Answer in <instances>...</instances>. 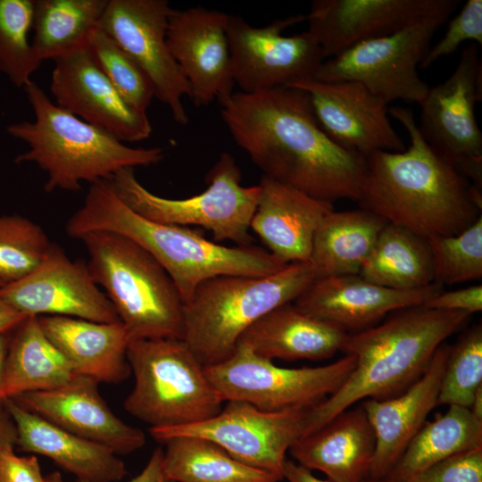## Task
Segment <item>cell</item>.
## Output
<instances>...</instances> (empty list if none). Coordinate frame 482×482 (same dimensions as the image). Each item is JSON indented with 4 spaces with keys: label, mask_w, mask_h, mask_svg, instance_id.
Returning <instances> with one entry per match:
<instances>
[{
    "label": "cell",
    "mask_w": 482,
    "mask_h": 482,
    "mask_svg": "<svg viewBox=\"0 0 482 482\" xmlns=\"http://www.w3.org/2000/svg\"><path fill=\"white\" fill-rule=\"evenodd\" d=\"M11 337H8V334L0 335V385L2 381V376L5 362V358L8 352V347L10 344ZM3 409V402L0 399V410Z\"/></svg>",
    "instance_id": "c3c4849f"
},
{
    "label": "cell",
    "mask_w": 482,
    "mask_h": 482,
    "mask_svg": "<svg viewBox=\"0 0 482 482\" xmlns=\"http://www.w3.org/2000/svg\"><path fill=\"white\" fill-rule=\"evenodd\" d=\"M449 346L441 345L423 374L400 394L386 399H366L362 408L375 435L369 478H385L437 406Z\"/></svg>",
    "instance_id": "603a6c76"
},
{
    "label": "cell",
    "mask_w": 482,
    "mask_h": 482,
    "mask_svg": "<svg viewBox=\"0 0 482 482\" xmlns=\"http://www.w3.org/2000/svg\"><path fill=\"white\" fill-rule=\"evenodd\" d=\"M50 91L55 104L121 142L148 138L146 112L131 106L99 69L87 45L55 58Z\"/></svg>",
    "instance_id": "e0dca14e"
},
{
    "label": "cell",
    "mask_w": 482,
    "mask_h": 482,
    "mask_svg": "<svg viewBox=\"0 0 482 482\" xmlns=\"http://www.w3.org/2000/svg\"><path fill=\"white\" fill-rule=\"evenodd\" d=\"M406 129L410 146L366 158L358 202L387 223L426 239L461 233L481 216V189L424 139L410 109L388 108Z\"/></svg>",
    "instance_id": "7a4b0ae2"
},
{
    "label": "cell",
    "mask_w": 482,
    "mask_h": 482,
    "mask_svg": "<svg viewBox=\"0 0 482 482\" xmlns=\"http://www.w3.org/2000/svg\"><path fill=\"white\" fill-rule=\"evenodd\" d=\"M46 336L70 363L75 375L98 383L119 384L131 373L130 342L124 325L62 316H39Z\"/></svg>",
    "instance_id": "4316f807"
},
{
    "label": "cell",
    "mask_w": 482,
    "mask_h": 482,
    "mask_svg": "<svg viewBox=\"0 0 482 482\" xmlns=\"http://www.w3.org/2000/svg\"><path fill=\"white\" fill-rule=\"evenodd\" d=\"M354 365V357L345 354L322 366L284 368L238 343L228 358L205 370L224 402L279 411L317 406L345 383Z\"/></svg>",
    "instance_id": "8fae6325"
},
{
    "label": "cell",
    "mask_w": 482,
    "mask_h": 482,
    "mask_svg": "<svg viewBox=\"0 0 482 482\" xmlns=\"http://www.w3.org/2000/svg\"><path fill=\"white\" fill-rule=\"evenodd\" d=\"M171 10L167 0H108L97 28L141 68L173 120L187 125L183 97L190 98V88L166 39Z\"/></svg>",
    "instance_id": "9a60e30c"
},
{
    "label": "cell",
    "mask_w": 482,
    "mask_h": 482,
    "mask_svg": "<svg viewBox=\"0 0 482 482\" xmlns=\"http://www.w3.org/2000/svg\"><path fill=\"white\" fill-rule=\"evenodd\" d=\"M315 278L310 262H303L268 276L221 275L204 280L184 302L182 340L204 366L220 362L254 322L295 302Z\"/></svg>",
    "instance_id": "8992f818"
},
{
    "label": "cell",
    "mask_w": 482,
    "mask_h": 482,
    "mask_svg": "<svg viewBox=\"0 0 482 482\" xmlns=\"http://www.w3.org/2000/svg\"><path fill=\"white\" fill-rule=\"evenodd\" d=\"M362 482H397V481L391 480V479H388V478H380V479H374V478H367Z\"/></svg>",
    "instance_id": "816d5d0a"
},
{
    "label": "cell",
    "mask_w": 482,
    "mask_h": 482,
    "mask_svg": "<svg viewBox=\"0 0 482 482\" xmlns=\"http://www.w3.org/2000/svg\"><path fill=\"white\" fill-rule=\"evenodd\" d=\"M409 482H482V445L442 460Z\"/></svg>",
    "instance_id": "60d3db41"
},
{
    "label": "cell",
    "mask_w": 482,
    "mask_h": 482,
    "mask_svg": "<svg viewBox=\"0 0 482 482\" xmlns=\"http://www.w3.org/2000/svg\"><path fill=\"white\" fill-rule=\"evenodd\" d=\"M33 0H0V71L24 88L41 65L29 39Z\"/></svg>",
    "instance_id": "e575fe53"
},
{
    "label": "cell",
    "mask_w": 482,
    "mask_h": 482,
    "mask_svg": "<svg viewBox=\"0 0 482 482\" xmlns=\"http://www.w3.org/2000/svg\"><path fill=\"white\" fill-rule=\"evenodd\" d=\"M87 253V267L104 289L130 341L179 338L184 301L162 266L130 238L95 230L78 237Z\"/></svg>",
    "instance_id": "52a82bcc"
},
{
    "label": "cell",
    "mask_w": 482,
    "mask_h": 482,
    "mask_svg": "<svg viewBox=\"0 0 482 482\" xmlns=\"http://www.w3.org/2000/svg\"><path fill=\"white\" fill-rule=\"evenodd\" d=\"M261 194L250 229L276 258L289 264L309 262L314 235L333 204L262 176Z\"/></svg>",
    "instance_id": "cb8c5ba5"
},
{
    "label": "cell",
    "mask_w": 482,
    "mask_h": 482,
    "mask_svg": "<svg viewBox=\"0 0 482 482\" xmlns=\"http://www.w3.org/2000/svg\"><path fill=\"white\" fill-rule=\"evenodd\" d=\"M348 335L292 302L259 319L243 334L238 343L273 362L321 361L342 352Z\"/></svg>",
    "instance_id": "83f0119b"
},
{
    "label": "cell",
    "mask_w": 482,
    "mask_h": 482,
    "mask_svg": "<svg viewBox=\"0 0 482 482\" xmlns=\"http://www.w3.org/2000/svg\"><path fill=\"white\" fill-rule=\"evenodd\" d=\"M52 242L44 229L19 215H0V280L17 281L42 262Z\"/></svg>",
    "instance_id": "8d00e7d4"
},
{
    "label": "cell",
    "mask_w": 482,
    "mask_h": 482,
    "mask_svg": "<svg viewBox=\"0 0 482 482\" xmlns=\"http://www.w3.org/2000/svg\"><path fill=\"white\" fill-rule=\"evenodd\" d=\"M386 223L363 208L330 212L312 242L309 262L316 278L359 274Z\"/></svg>",
    "instance_id": "f546056e"
},
{
    "label": "cell",
    "mask_w": 482,
    "mask_h": 482,
    "mask_svg": "<svg viewBox=\"0 0 482 482\" xmlns=\"http://www.w3.org/2000/svg\"><path fill=\"white\" fill-rule=\"evenodd\" d=\"M67 235L78 238L95 230L125 236L146 250L166 270L184 302L204 280L221 275L262 277L287 264L266 248L225 246L187 227L147 220L131 210L109 180L91 184L82 206L69 219Z\"/></svg>",
    "instance_id": "3957f363"
},
{
    "label": "cell",
    "mask_w": 482,
    "mask_h": 482,
    "mask_svg": "<svg viewBox=\"0 0 482 482\" xmlns=\"http://www.w3.org/2000/svg\"><path fill=\"white\" fill-rule=\"evenodd\" d=\"M162 468L171 482H278L273 474L237 461L215 443L177 436L164 443Z\"/></svg>",
    "instance_id": "d6a6232c"
},
{
    "label": "cell",
    "mask_w": 482,
    "mask_h": 482,
    "mask_svg": "<svg viewBox=\"0 0 482 482\" xmlns=\"http://www.w3.org/2000/svg\"><path fill=\"white\" fill-rule=\"evenodd\" d=\"M74 372L43 331L37 316H28L14 330L5 358L0 399L50 390L67 383Z\"/></svg>",
    "instance_id": "f1b7e54d"
},
{
    "label": "cell",
    "mask_w": 482,
    "mask_h": 482,
    "mask_svg": "<svg viewBox=\"0 0 482 482\" xmlns=\"http://www.w3.org/2000/svg\"><path fill=\"white\" fill-rule=\"evenodd\" d=\"M481 62L474 42L461 53L453 72L429 87L420 106L418 126L427 143L464 177L482 171V133L475 117L481 100Z\"/></svg>",
    "instance_id": "5bb4252c"
},
{
    "label": "cell",
    "mask_w": 482,
    "mask_h": 482,
    "mask_svg": "<svg viewBox=\"0 0 482 482\" xmlns=\"http://www.w3.org/2000/svg\"><path fill=\"white\" fill-rule=\"evenodd\" d=\"M5 284L0 280V288L4 287Z\"/></svg>",
    "instance_id": "f5cc1de1"
},
{
    "label": "cell",
    "mask_w": 482,
    "mask_h": 482,
    "mask_svg": "<svg viewBox=\"0 0 482 482\" xmlns=\"http://www.w3.org/2000/svg\"><path fill=\"white\" fill-rule=\"evenodd\" d=\"M450 0H314L307 31L331 58L353 46L392 34L449 4Z\"/></svg>",
    "instance_id": "44dd1931"
},
{
    "label": "cell",
    "mask_w": 482,
    "mask_h": 482,
    "mask_svg": "<svg viewBox=\"0 0 482 482\" xmlns=\"http://www.w3.org/2000/svg\"><path fill=\"white\" fill-rule=\"evenodd\" d=\"M5 445H16L15 427L5 410H0V447Z\"/></svg>",
    "instance_id": "7dc6e473"
},
{
    "label": "cell",
    "mask_w": 482,
    "mask_h": 482,
    "mask_svg": "<svg viewBox=\"0 0 482 482\" xmlns=\"http://www.w3.org/2000/svg\"><path fill=\"white\" fill-rule=\"evenodd\" d=\"M127 359L135 383L123 406L149 428L200 422L222 409L205 366L182 339L131 340Z\"/></svg>",
    "instance_id": "ba28073f"
},
{
    "label": "cell",
    "mask_w": 482,
    "mask_h": 482,
    "mask_svg": "<svg viewBox=\"0 0 482 482\" xmlns=\"http://www.w3.org/2000/svg\"><path fill=\"white\" fill-rule=\"evenodd\" d=\"M459 3L450 0L444 8L392 34L362 41L324 60L312 79L356 81L387 104L395 100L419 104L429 87L417 69L435 33Z\"/></svg>",
    "instance_id": "30bf717a"
},
{
    "label": "cell",
    "mask_w": 482,
    "mask_h": 482,
    "mask_svg": "<svg viewBox=\"0 0 482 482\" xmlns=\"http://www.w3.org/2000/svg\"><path fill=\"white\" fill-rule=\"evenodd\" d=\"M359 275L378 286L398 290L416 289L434 283L428 239L386 223Z\"/></svg>",
    "instance_id": "1f68e13d"
},
{
    "label": "cell",
    "mask_w": 482,
    "mask_h": 482,
    "mask_svg": "<svg viewBox=\"0 0 482 482\" xmlns=\"http://www.w3.org/2000/svg\"><path fill=\"white\" fill-rule=\"evenodd\" d=\"M482 386V327L467 330L449 348L437 405H454L470 409L473 397Z\"/></svg>",
    "instance_id": "f35d334b"
},
{
    "label": "cell",
    "mask_w": 482,
    "mask_h": 482,
    "mask_svg": "<svg viewBox=\"0 0 482 482\" xmlns=\"http://www.w3.org/2000/svg\"><path fill=\"white\" fill-rule=\"evenodd\" d=\"M444 286L398 290L373 284L359 274L315 278L295 303L348 334L378 324L390 312L423 304L443 291Z\"/></svg>",
    "instance_id": "7402d4cb"
},
{
    "label": "cell",
    "mask_w": 482,
    "mask_h": 482,
    "mask_svg": "<svg viewBox=\"0 0 482 482\" xmlns=\"http://www.w3.org/2000/svg\"><path fill=\"white\" fill-rule=\"evenodd\" d=\"M375 435L361 407L347 409L317 430L300 437L288 453L294 461L324 473L333 482L369 478Z\"/></svg>",
    "instance_id": "484cf974"
},
{
    "label": "cell",
    "mask_w": 482,
    "mask_h": 482,
    "mask_svg": "<svg viewBox=\"0 0 482 482\" xmlns=\"http://www.w3.org/2000/svg\"><path fill=\"white\" fill-rule=\"evenodd\" d=\"M229 16L201 6L170 12L167 44L196 106L208 105L233 92Z\"/></svg>",
    "instance_id": "d6986e66"
},
{
    "label": "cell",
    "mask_w": 482,
    "mask_h": 482,
    "mask_svg": "<svg viewBox=\"0 0 482 482\" xmlns=\"http://www.w3.org/2000/svg\"><path fill=\"white\" fill-rule=\"evenodd\" d=\"M482 45V0H468L448 23L443 37L430 46L419 68L427 69L438 59L454 53L465 41Z\"/></svg>",
    "instance_id": "ab89813d"
},
{
    "label": "cell",
    "mask_w": 482,
    "mask_h": 482,
    "mask_svg": "<svg viewBox=\"0 0 482 482\" xmlns=\"http://www.w3.org/2000/svg\"><path fill=\"white\" fill-rule=\"evenodd\" d=\"M108 0H33L31 45L43 62L87 45Z\"/></svg>",
    "instance_id": "836d02e7"
},
{
    "label": "cell",
    "mask_w": 482,
    "mask_h": 482,
    "mask_svg": "<svg viewBox=\"0 0 482 482\" xmlns=\"http://www.w3.org/2000/svg\"><path fill=\"white\" fill-rule=\"evenodd\" d=\"M0 296L27 316H62L96 322L120 321L83 261L71 260L52 243L40 264L26 277L5 284Z\"/></svg>",
    "instance_id": "2e32d148"
},
{
    "label": "cell",
    "mask_w": 482,
    "mask_h": 482,
    "mask_svg": "<svg viewBox=\"0 0 482 482\" xmlns=\"http://www.w3.org/2000/svg\"><path fill=\"white\" fill-rule=\"evenodd\" d=\"M162 482H171V481H170V480H167V479H163V481H162Z\"/></svg>",
    "instance_id": "db71d44e"
},
{
    "label": "cell",
    "mask_w": 482,
    "mask_h": 482,
    "mask_svg": "<svg viewBox=\"0 0 482 482\" xmlns=\"http://www.w3.org/2000/svg\"><path fill=\"white\" fill-rule=\"evenodd\" d=\"M478 445H482V421L468 408L451 405L423 424L386 478L409 482L436 462Z\"/></svg>",
    "instance_id": "4dcf8cb0"
},
{
    "label": "cell",
    "mask_w": 482,
    "mask_h": 482,
    "mask_svg": "<svg viewBox=\"0 0 482 482\" xmlns=\"http://www.w3.org/2000/svg\"><path fill=\"white\" fill-rule=\"evenodd\" d=\"M27 317V315L8 304L0 296V335L9 334L14 331Z\"/></svg>",
    "instance_id": "f6af8a7d"
},
{
    "label": "cell",
    "mask_w": 482,
    "mask_h": 482,
    "mask_svg": "<svg viewBox=\"0 0 482 482\" xmlns=\"http://www.w3.org/2000/svg\"><path fill=\"white\" fill-rule=\"evenodd\" d=\"M283 478L288 482H333L328 478L321 479L315 477L312 470L290 460L286 461Z\"/></svg>",
    "instance_id": "bcb514c9"
},
{
    "label": "cell",
    "mask_w": 482,
    "mask_h": 482,
    "mask_svg": "<svg viewBox=\"0 0 482 482\" xmlns=\"http://www.w3.org/2000/svg\"><path fill=\"white\" fill-rule=\"evenodd\" d=\"M422 305L429 309L460 311L472 314L482 310V286L475 285L448 292L443 290Z\"/></svg>",
    "instance_id": "7bdbcfd3"
},
{
    "label": "cell",
    "mask_w": 482,
    "mask_h": 482,
    "mask_svg": "<svg viewBox=\"0 0 482 482\" xmlns=\"http://www.w3.org/2000/svg\"><path fill=\"white\" fill-rule=\"evenodd\" d=\"M433 282L453 285L482 278V219L453 236L428 239Z\"/></svg>",
    "instance_id": "d590c367"
},
{
    "label": "cell",
    "mask_w": 482,
    "mask_h": 482,
    "mask_svg": "<svg viewBox=\"0 0 482 482\" xmlns=\"http://www.w3.org/2000/svg\"><path fill=\"white\" fill-rule=\"evenodd\" d=\"M218 101L233 140L263 176L332 204L359 200L366 158L326 134L305 91H233Z\"/></svg>",
    "instance_id": "6da1fadb"
},
{
    "label": "cell",
    "mask_w": 482,
    "mask_h": 482,
    "mask_svg": "<svg viewBox=\"0 0 482 482\" xmlns=\"http://www.w3.org/2000/svg\"><path fill=\"white\" fill-rule=\"evenodd\" d=\"M241 171L228 152L220 154L206 175L202 193L182 199L159 196L137 179L133 168H125L108 179L118 196L142 217L163 224L198 226L210 230L217 242L251 245L249 230L259 201L260 186L241 185Z\"/></svg>",
    "instance_id": "9c48e42d"
},
{
    "label": "cell",
    "mask_w": 482,
    "mask_h": 482,
    "mask_svg": "<svg viewBox=\"0 0 482 482\" xmlns=\"http://www.w3.org/2000/svg\"><path fill=\"white\" fill-rule=\"evenodd\" d=\"M163 450L156 448L151 454L146 465L142 471L133 478L126 482H162L164 479L162 468ZM75 482H87L76 480ZM120 482V481H118Z\"/></svg>",
    "instance_id": "ee69618b"
},
{
    "label": "cell",
    "mask_w": 482,
    "mask_h": 482,
    "mask_svg": "<svg viewBox=\"0 0 482 482\" xmlns=\"http://www.w3.org/2000/svg\"><path fill=\"white\" fill-rule=\"evenodd\" d=\"M309 410L267 411L249 403L229 401L214 416L193 424L149 428L160 443L177 436H195L218 445L250 467L283 479L287 453L304 434Z\"/></svg>",
    "instance_id": "7c38bea8"
},
{
    "label": "cell",
    "mask_w": 482,
    "mask_h": 482,
    "mask_svg": "<svg viewBox=\"0 0 482 482\" xmlns=\"http://www.w3.org/2000/svg\"><path fill=\"white\" fill-rule=\"evenodd\" d=\"M46 482H66L60 472H52L46 476Z\"/></svg>",
    "instance_id": "f907efd6"
},
{
    "label": "cell",
    "mask_w": 482,
    "mask_h": 482,
    "mask_svg": "<svg viewBox=\"0 0 482 482\" xmlns=\"http://www.w3.org/2000/svg\"><path fill=\"white\" fill-rule=\"evenodd\" d=\"M289 86L308 94L320 126L341 147L364 157L405 149L389 120L388 104L362 84L306 79Z\"/></svg>",
    "instance_id": "ac0fdd59"
},
{
    "label": "cell",
    "mask_w": 482,
    "mask_h": 482,
    "mask_svg": "<svg viewBox=\"0 0 482 482\" xmlns=\"http://www.w3.org/2000/svg\"><path fill=\"white\" fill-rule=\"evenodd\" d=\"M469 410L478 420L482 421V386L476 392Z\"/></svg>",
    "instance_id": "681fc988"
},
{
    "label": "cell",
    "mask_w": 482,
    "mask_h": 482,
    "mask_svg": "<svg viewBox=\"0 0 482 482\" xmlns=\"http://www.w3.org/2000/svg\"><path fill=\"white\" fill-rule=\"evenodd\" d=\"M305 20L296 14L254 27L241 16H229L232 78L240 92L257 93L313 78L325 60L316 40L308 31L283 35Z\"/></svg>",
    "instance_id": "4fadbf2b"
},
{
    "label": "cell",
    "mask_w": 482,
    "mask_h": 482,
    "mask_svg": "<svg viewBox=\"0 0 482 482\" xmlns=\"http://www.w3.org/2000/svg\"><path fill=\"white\" fill-rule=\"evenodd\" d=\"M13 447H0V482H46L37 458L19 456Z\"/></svg>",
    "instance_id": "b9f144b4"
},
{
    "label": "cell",
    "mask_w": 482,
    "mask_h": 482,
    "mask_svg": "<svg viewBox=\"0 0 482 482\" xmlns=\"http://www.w3.org/2000/svg\"><path fill=\"white\" fill-rule=\"evenodd\" d=\"M99 383L74 375L64 385L15 398L28 411L80 437L100 444L116 454L144 446L145 433L114 414L101 396Z\"/></svg>",
    "instance_id": "ffe728a7"
},
{
    "label": "cell",
    "mask_w": 482,
    "mask_h": 482,
    "mask_svg": "<svg viewBox=\"0 0 482 482\" xmlns=\"http://www.w3.org/2000/svg\"><path fill=\"white\" fill-rule=\"evenodd\" d=\"M471 314L422 304L395 312L385 321L349 334L342 352L355 365L345 383L309 410L303 436L361 400L386 399L405 390L428 368L444 341Z\"/></svg>",
    "instance_id": "277c9868"
},
{
    "label": "cell",
    "mask_w": 482,
    "mask_h": 482,
    "mask_svg": "<svg viewBox=\"0 0 482 482\" xmlns=\"http://www.w3.org/2000/svg\"><path fill=\"white\" fill-rule=\"evenodd\" d=\"M3 407L22 451L49 458L78 480L118 482L127 476L125 463L109 448L53 424L13 399L4 400Z\"/></svg>",
    "instance_id": "d4e9b609"
},
{
    "label": "cell",
    "mask_w": 482,
    "mask_h": 482,
    "mask_svg": "<svg viewBox=\"0 0 482 482\" xmlns=\"http://www.w3.org/2000/svg\"><path fill=\"white\" fill-rule=\"evenodd\" d=\"M87 47L122 97L137 110L146 112L154 98V87L132 58L99 28L90 33Z\"/></svg>",
    "instance_id": "74e56055"
},
{
    "label": "cell",
    "mask_w": 482,
    "mask_h": 482,
    "mask_svg": "<svg viewBox=\"0 0 482 482\" xmlns=\"http://www.w3.org/2000/svg\"><path fill=\"white\" fill-rule=\"evenodd\" d=\"M24 90L35 120L10 124L7 133L29 146L14 162H34L46 172V192L79 191L81 182L108 180L122 169L154 165L164 157L161 147L128 146L82 120L54 104L34 81Z\"/></svg>",
    "instance_id": "5b68a950"
}]
</instances>
